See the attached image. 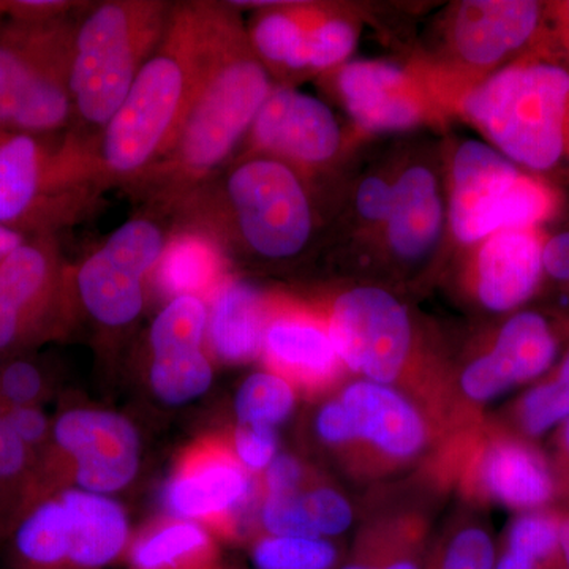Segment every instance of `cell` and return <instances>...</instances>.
<instances>
[{
  "instance_id": "obj_33",
  "label": "cell",
  "mask_w": 569,
  "mask_h": 569,
  "mask_svg": "<svg viewBox=\"0 0 569 569\" xmlns=\"http://www.w3.org/2000/svg\"><path fill=\"white\" fill-rule=\"evenodd\" d=\"M252 560L257 569H337L340 550L326 538L264 535L253 542Z\"/></svg>"
},
{
  "instance_id": "obj_50",
  "label": "cell",
  "mask_w": 569,
  "mask_h": 569,
  "mask_svg": "<svg viewBox=\"0 0 569 569\" xmlns=\"http://www.w3.org/2000/svg\"><path fill=\"white\" fill-rule=\"evenodd\" d=\"M560 549L563 568L569 569V516H561Z\"/></svg>"
},
{
  "instance_id": "obj_3",
  "label": "cell",
  "mask_w": 569,
  "mask_h": 569,
  "mask_svg": "<svg viewBox=\"0 0 569 569\" xmlns=\"http://www.w3.org/2000/svg\"><path fill=\"white\" fill-rule=\"evenodd\" d=\"M437 415L400 389L351 381L318 410L316 433L356 477H381L432 447Z\"/></svg>"
},
{
  "instance_id": "obj_24",
  "label": "cell",
  "mask_w": 569,
  "mask_h": 569,
  "mask_svg": "<svg viewBox=\"0 0 569 569\" xmlns=\"http://www.w3.org/2000/svg\"><path fill=\"white\" fill-rule=\"evenodd\" d=\"M429 546L425 518H378L359 531L350 557L337 569H425Z\"/></svg>"
},
{
  "instance_id": "obj_42",
  "label": "cell",
  "mask_w": 569,
  "mask_h": 569,
  "mask_svg": "<svg viewBox=\"0 0 569 569\" xmlns=\"http://www.w3.org/2000/svg\"><path fill=\"white\" fill-rule=\"evenodd\" d=\"M302 463L290 455H279L264 470V496L298 492L305 486Z\"/></svg>"
},
{
  "instance_id": "obj_44",
  "label": "cell",
  "mask_w": 569,
  "mask_h": 569,
  "mask_svg": "<svg viewBox=\"0 0 569 569\" xmlns=\"http://www.w3.org/2000/svg\"><path fill=\"white\" fill-rule=\"evenodd\" d=\"M31 448L14 433L9 422L0 417V479L21 477L28 468Z\"/></svg>"
},
{
  "instance_id": "obj_34",
  "label": "cell",
  "mask_w": 569,
  "mask_h": 569,
  "mask_svg": "<svg viewBox=\"0 0 569 569\" xmlns=\"http://www.w3.org/2000/svg\"><path fill=\"white\" fill-rule=\"evenodd\" d=\"M497 550L486 527L460 522L429 546L425 569H496Z\"/></svg>"
},
{
  "instance_id": "obj_45",
  "label": "cell",
  "mask_w": 569,
  "mask_h": 569,
  "mask_svg": "<svg viewBox=\"0 0 569 569\" xmlns=\"http://www.w3.org/2000/svg\"><path fill=\"white\" fill-rule=\"evenodd\" d=\"M356 204L365 219L388 222L392 208V187L378 178L366 179L359 187Z\"/></svg>"
},
{
  "instance_id": "obj_53",
  "label": "cell",
  "mask_w": 569,
  "mask_h": 569,
  "mask_svg": "<svg viewBox=\"0 0 569 569\" xmlns=\"http://www.w3.org/2000/svg\"><path fill=\"white\" fill-rule=\"evenodd\" d=\"M3 411V407H2V403H0V413H2Z\"/></svg>"
},
{
  "instance_id": "obj_39",
  "label": "cell",
  "mask_w": 569,
  "mask_h": 569,
  "mask_svg": "<svg viewBox=\"0 0 569 569\" xmlns=\"http://www.w3.org/2000/svg\"><path fill=\"white\" fill-rule=\"evenodd\" d=\"M299 492L264 496L261 507V526L272 537L317 538L302 511Z\"/></svg>"
},
{
  "instance_id": "obj_13",
  "label": "cell",
  "mask_w": 569,
  "mask_h": 569,
  "mask_svg": "<svg viewBox=\"0 0 569 569\" xmlns=\"http://www.w3.org/2000/svg\"><path fill=\"white\" fill-rule=\"evenodd\" d=\"M56 445L74 462V481L86 492H118L137 477L140 438L129 419L77 408L52 426Z\"/></svg>"
},
{
  "instance_id": "obj_15",
  "label": "cell",
  "mask_w": 569,
  "mask_h": 569,
  "mask_svg": "<svg viewBox=\"0 0 569 569\" xmlns=\"http://www.w3.org/2000/svg\"><path fill=\"white\" fill-rule=\"evenodd\" d=\"M252 126L261 149L298 162H325L340 144L339 123L331 110L316 97L291 89L269 93Z\"/></svg>"
},
{
  "instance_id": "obj_41",
  "label": "cell",
  "mask_w": 569,
  "mask_h": 569,
  "mask_svg": "<svg viewBox=\"0 0 569 569\" xmlns=\"http://www.w3.org/2000/svg\"><path fill=\"white\" fill-rule=\"evenodd\" d=\"M231 449L249 473L263 471L277 456L276 430L271 427L238 425Z\"/></svg>"
},
{
  "instance_id": "obj_27",
  "label": "cell",
  "mask_w": 569,
  "mask_h": 569,
  "mask_svg": "<svg viewBox=\"0 0 569 569\" xmlns=\"http://www.w3.org/2000/svg\"><path fill=\"white\" fill-rule=\"evenodd\" d=\"M52 279L51 247L43 241H26L0 264V295L32 328L50 298Z\"/></svg>"
},
{
  "instance_id": "obj_31",
  "label": "cell",
  "mask_w": 569,
  "mask_h": 569,
  "mask_svg": "<svg viewBox=\"0 0 569 569\" xmlns=\"http://www.w3.org/2000/svg\"><path fill=\"white\" fill-rule=\"evenodd\" d=\"M296 388L272 372H257L246 378L234 400L238 425L271 427L282 425L293 413Z\"/></svg>"
},
{
  "instance_id": "obj_8",
  "label": "cell",
  "mask_w": 569,
  "mask_h": 569,
  "mask_svg": "<svg viewBox=\"0 0 569 569\" xmlns=\"http://www.w3.org/2000/svg\"><path fill=\"white\" fill-rule=\"evenodd\" d=\"M328 331L347 369L362 380L415 397L410 376L413 332L406 307L395 296L373 287L346 291L332 306Z\"/></svg>"
},
{
  "instance_id": "obj_52",
  "label": "cell",
  "mask_w": 569,
  "mask_h": 569,
  "mask_svg": "<svg viewBox=\"0 0 569 569\" xmlns=\"http://www.w3.org/2000/svg\"><path fill=\"white\" fill-rule=\"evenodd\" d=\"M565 17H567V28L569 32V2L567 3V7H565Z\"/></svg>"
},
{
  "instance_id": "obj_14",
  "label": "cell",
  "mask_w": 569,
  "mask_h": 569,
  "mask_svg": "<svg viewBox=\"0 0 569 569\" xmlns=\"http://www.w3.org/2000/svg\"><path fill=\"white\" fill-rule=\"evenodd\" d=\"M557 358V339L545 317L535 312L509 318L488 353L468 362L456 395L468 406H482L509 389L537 380Z\"/></svg>"
},
{
  "instance_id": "obj_21",
  "label": "cell",
  "mask_w": 569,
  "mask_h": 569,
  "mask_svg": "<svg viewBox=\"0 0 569 569\" xmlns=\"http://www.w3.org/2000/svg\"><path fill=\"white\" fill-rule=\"evenodd\" d=\"M61 498L70 516L71 569H100L118 559L129 539L123 509L86 490H63Z\"/></svg>"
},
{
  "instance_id": "obj_11",
  "label": "cell",
  "mask_w": 569,
  "mask_h": 569,
  "mask_svg": "<svg viewBox=\"0 0 569 569\" xmlns=\"http://www.w3.org/2000/svg\"><path fill=\"white\" fill-rule=\"evenodd\" d=\"M163 252V231L151 220L123 223L78 268L82 306L104 326L132 323L144 306L142 279L160 263Z\"/></svg>"
},
{
  "instance_id": "obj_47",
  "label": "cell",
  "mask_w": 569,
  "mask_h": 569,
  "mask_svg": "<svg viewBox=\"0 0 569 569\" xmlns=\"http://www.w3.org/2000/svg\"><path fill=\"white\" fill-rule=\"evenodd\" d=\"M546 272L561 282H569V233L556 236L542 249Z\"/></svg>"
},
{
  "instance_id": "obj_10",
  "label": "cell",
  "mask_w": 569,
  "mask_h": 569,
  "mask_svg": "<svg viewBox=\"0 0 569 569\" xmlns=\"http://www.w3.org/2000/svg\"><path fill=\"white\" fill-rule=\"evenodd\" d=\"M460 445L459 479L468 497L520 512L546 509L559 496L549 460L529 438L488 430Z\"/></svg>"
},
{
  "instance_id": "obj_16",
  "label": "cell",
  "mask_w": 569,
  "mask_h": 569,
  "mask_svg": "<svg viewBox=\"0 0 569 569\" xmlns=\"http://www.w3.org/2000/svg\"><path fill=\"white\" fill-rule=\"evenodd\" d=\"M261 355L272 373L309 395L331 388L346 367L337 355L328 326L325 328L298 313L269 316Z\"/></svg>"
},
{
  "instance_id": "obj_4",
  "label": "cell",
  "mask_w": 569,
  "mask_h": 569,
  "mask_svg": "<svg viewBox=\"0 0 569 569\" xmlns=\"http://www.w3.org/2000/svg\"><path fill=\"white\" fill-rule=\"evenodd\" d=\"M171 11L162 2H104L71 39L69 89L82 121L107 126L162 41Z\"/></svg>"
},
{
  "instance_id": "obj_37",
  "label": "cell",
  "mask_w": 569,
  "mask_h": 569,
  "mask_svg": "<svg viewBox=\"0 0 569 569\" xmlns=\"http://www.w3.org/2000/svg\"><path fill=\"white\" fill-rule=\"evenodd\" d=\"M302 511L317 538L346 533L355 522V509L342 492L329 486H313L299 492Z\"/></svg>"
},
{
  "instance_id": "obj_46",
  "label": "cell",
  "mask_w": 569,
  "mask_h": 569,
  "mask_svg": "<svg viewBox=\"0 0 569 569\" xmlns=\"http://www.w3.org/2000/svg\"><path fill=\"white\" fill-rule=\"evenodd\" d=\"M29 329L26 318L0 295V351L17 346Z\"/></svg>"
},
{
  "instance_id": "obj_48",
  "label": "cell",
  "mask_w": 569,
  "mask_h": 569,
  "mask_svg": "<svg viewBox=\"0 0 569 569\" xmlns=\"http://www.w3.org/2000/svg\"><path fill=\"white\" fill-rule=\"evenodd\" d=\"M557 486L569 496V418L561 422L556 440V462L550 463Z\"/></svg>"
},
{
  "instance_id": "obj_43",
  "label": "cell",
  "mask_w": 569,
  "mask_h": 569,
  "mask_svg": "<svg viewBox=\"0 0 569 569\" xmlns=\"http://www.w3.org/2000/svg\"><path fill=\"white\" fill-rule=\"evenodd\" d=\"M0 417L9 422L11 429L29 448L39 447L48 438L50 422L43 411L36 406L7 407Z\"/></svg>"
},
{
  "instance_id": "obj_32",
  "label": "cell",
  "mask_w": 569,
  "mask_h": 569,
  "mask_svg": "<svg viewBox=\"0 0 569 569\" xmlns=\"http://www.w3.org/2000/svg\"><path fill=\"white\" fill-rule=\"evenodd\" d=\"M561 516L548 509L520 512L509 523L501 549L539 569H565L560 549Z\"/></svg>"
},
{
  "instance_id": "obj_19",
  "label": "cell",
  "mask_w": 569,
  "mask_h": 569,
  "mask_svg": "<svg viewBox=\"0 0 569 569\" xmlns=\"http://www.w3.org/2000/svg\"><path fill=\"white\" fill-rule=\"evenodd\" d=\"M539 6L529 0H470L455 22L459 54L473 66H490L518 50L537 31Z\"/></svg>"
},
{
  "instance_id": "obj_12",
  "label": "cell",
  "mask_w": 569,
  "mask_h": 569,
  "mask_svg": "<svg viewBox=\"0 0 569 569\" xmlns=\"http://www.w3.org/2000/svg\"><path fill=\"white\" fill-rule=\"evenodd\" d=\"M249 471L233 449L220 441H203L187 452L164 489V505L176 519L204 522L233 533L238 512L253 496Z\"/></svg>"
},
{
  "instance_id": "obj_49",
  "label": "cell",
  "mask_w": 569,
  "mask_h": 569,
  "mask_svg": "<svg viewBox=\"0 0 569 569\" xmlns=\"http://www.w3.org/2000/svg\"><path fill=\"white\" fill-rule=\"evenodd\" d=\"M28 241L24 231L21 228L7 227L0 224V264L14 249Z\"/></svg>"
},
{
  "instance_id": "obj_2",
  "label": "cell",
  "mask_w": 569,
  "mask_h": 569,
  "mask_svg": "<svg viewBox=\"0 0 569 569\" xmlns=\"http://www.w3.org/2000/svg\"><path fill=\"white\" fill-rule=\"evenodd\" d=\"M268 74L246 47L233 18L220 9L208 62L167 157L186 176H203L227 159L269 93Z\"/></svg>"
},
{
  "instance_id": "obj_40",
  "label": "cell",
  "mask_w": 569,
  "mask_h": 569,
  "mask_svg": "<svg viewBox=\"0 0 569 569\" xmlns=\"http://www.w3.org/2000/svg\"><path fill=\"white\" fill-rule=\"evenodd\" d=\"M44 389L39 367L26 359L0 367V403L7 407L33 406Z\"/></svg>"
},
{
  "instance_id": "obj_5",
  "label": "cell",
  "mask_w": 569,
  "mask_h": 569,
  "mask_svg": "<svg viewBox=\"0 0 569 569\" xmlns=\"http://www.w3.org/2000/svg\"><path fill=\"white\" fill-rule=\"evenodd\" d=\"M463 108L512 160L549 170L567 144L569 73L553 63L509 67L471 92Z\"/></svg>"
},
{
  "instance_id": "obj_29",
  "label": "cell",
  "mask_w": 569,
  "mask_h": 569,
  "mask_svg": "<svg viewBox=\"0 0 569 569\" xmlns=\"http://www.w3.org/2000/svg\"><path fill=\"white\" fill-rule=\"evenodd\" d=\"M208 317V307L200 296L183 295L171 299L151 326L152 356L201 350Z\"/></svg>"
},
{
  "instance_id": "obj_22",
  "label": "cell",
  "mask_w": 569,
  "mask_h": 569,
  "mask_svg": "<svg viewBox=\"0 0 569 569\" xmlns=\"http://www.w3.org/2000/svg\"><path fill=\"white\" fill-rule=\"evenodd\" d=\"M52 163L29 133L0 134V224L18 228L51 189Z\"/></svg>"
},
{
  "instance_id": "obj_9",
  "label": "cell",
  "mask_w": 569,
  "mask_h": 569,
  "mask_svg": "<svg viewBox=\"0 0 569 569\" xmlns=\"http://www.w3.org/2000/svg\"><path fill=\"white\" fill-rule=\"evenodd\" d=\"M228 201L247 246L283 260L301 252L312 233L309 201L293 171L279 160L239 164L227 182Z\"/></svg>"
},
{
  "instance_id": "obj_30",
  "label": "cell",
  "mask_w": 569,
  "mask_h": 569,
  "mask_svg": "<svg viewBox=\"0 0 569 569\" xmlns=\"http://www.w3.org/2000/svg\"><path fill=\"white\" fill-rule=\"evenodd\" d=\"M212 366L203 351L152 356L149 383L153 395L168 406H182L208 391Z\"/></svg>"
},
{
  "instance_id": "obj_25",
  "label": "cell",
  "mask_w": 569,
  "mask_h": 569,
  "mask_svg": "<svg viewBox=\"0 0 569 569\" xmlns=\"http://www.w3.org/2000/svg\"><path fill=\"white\" fill-rule=\"evenodd\" d=\"M216 546L203 523L173 519L141 535L130 552L132 569H212Z\"/></svg>"
},
{
  "instance_id": "obj_18",
  "label": "cell",
  "mask_w": 569,
  "mask_h": 569,
  "mask_svg": "<svg viewBox=\"0 0 569 569\" xmlns=\"http://www.w3.org/2000/svg\"><path fill=\"white\" fill-rule=\"evenodd\" d=\"M339 88L348 111L367 130H402L421 118L413 86L406 73L383 62L348 63Z\"/></svg>"
},
{
  "instance_id": "obj_36",
  "label": "cell",
  "mask_w": 569,
  "mask_h": 569,
  "mask_svg": "<svg viewBox=\"0 0 569 569\" xmlns=\"http://www.w3.org/2000/svg\"><path fill=\"white\" fill-rule=\"evenodd\" d=\"M217 263L212 249L197 241H186L163 252L160 284L174 298L200 296L216 279Z\"/></svg>"
},
{
  "instance_id": "obj_26",
  "label": "cell",
  "mask_w": 569,
  "mask_h": 569,
  "mask_svg": "<svg viewBox=\"0 0 569 569\" xmlns=\"http://www.w3.org/2000/svg\"><path fill=\"white\" fill-rule=\"evenodd\" d=\"M18 569H71L70 516L61 496L21 520L13 539Z\"/></svg>"
},
{
  "instance_id": "obj_6",
  "label": "cell",
  "mask_w": 569,
  "mask_h": 569,
  "mask_svg": "<svg viewBox=\"0 0 569 569\" xmlns=\"http://www.w3.org/2000/svg\"><path fill=\"white\" fill-rule=\"evenodd\" d=\"M71 37L47 22L0 31V130L47 133L69 119Z\"/></svg>"
},
{
  "instance_id": "obj_23",
  "label": "cell",
  "mask_w": 569,
  "mask_h": 569,
  "mask_svg": "<svg viewBox=\"0 0 569 569\" xmlns=\"http://www.w3.org/2000/svg\"><path fill=\"white\" fill-rule=\"evenodd\" d=\"M441 224L443 208L436 178L426 168H411L392 187L389 244L400 257L418 260L436 246Z\"/></svg>"
},
{
  "instance_id": "obj_51",
  "label": "cell",
  "mask_w": 569,
  "mask_h": 569,
  "mask_svg": "<svg viewBox=\"0 0 569 569\" xmlns=\"http://www.w3.org/2000/svg\"><path fill=\"white\" fill-rule=\"evenodd\" d=\"M9 7L10 3L0 2V17H2L3 13H9Z\"/></svg>"
},
{
  "instance_id": "obj_17",
  "label": "cell",
  "mask_w": 569,
  "mask_h": 569,
  "mask_svg": "<svg viewBox=\"0 0 569 569\" xmlns=\"http://www.w3.org/2000/svg\"><path fill=\"white\" fill-rule=\"evenodd\" d=\"M542 249L533 228L490 236L478 258L477 293L482 306L507 312L523 305L541 279Z\"/></svg>"
},
{
  "instance_id": "obj_1",
  "label": "cell",
  "mask_w": 569,
  "mask_h": 569,
  "mask_svg": "<svg viewBox=\"0 0 569 569\" xmlns=\"http://www.w3.org/2000/svg\"><path fill=\"white\" fill-rule=\"evenodd\" d=\"M220 7H178L159 47L104 126L102 159L114 174H134L167 157L197 92Z\"/></svg>"
},
{
  "instance_id": "obj_7",
  "label": "cell",
  "mask_w": 569,
  "mask_h": 569,
  "mask_svg": "<svg viewBox=\"0 0 569 569\" xmlns=\"http://www.w3.org/2000/svg\"><path fill=\"white\" fill-rule=\"evenodd\" d=\"M548 187L519 174L489 146L468 141L452 164L451 224L460 241L507 230H531L553 209Z\"/></svg>"
},
{
  "instance_id": "obj_38",
  "label": "cell",
  "mask_w": 569,
  "mask_h": 569,
  "mask_svg": "<svg viewBox=\"0 0 569 569\" xmlns=\"http://www.w3.org/2000/svg\"><path fill=\"white\" fill-rule=\"evenodd\" d=\"M356 33L348 22L328 20L309 31V67L328 69L342 62L353 51Z\"/></svg>"
},
{
  "instance_id": "obj_35",
  "label": "cell",
  "mask_w": 569,
  "mask_h": 569,
  "mask_svg": "<svg viewBox=\"0 0 569 569\" xmlns=\"http://www.w3.org/2000/svg\"><path fill=\"white\" fill-rule=\"evenodd\" d=\"M309 26L287 11L264 14L253 29V44L269 62L288 69L309 67Z\"/></svg>"
},
{
  "instance_id": "obj_20",
  "label": "cell",
  "mask_w": 569,
  "mask_h": 569,
  "mask_svg": "<svg viewBox=\"0 0 569 569\" xmlns=\"http://www.w3.org/2000/svg\"><path fill=\"white\" fill-rule=\"evenodd\" d=\"M269 313L263 296L250 284L228 282L217 290L206 336L220 361L242 365L263 351Z\"/></svg>"
},
{
  "instance_id": "obj_28",
  "label": "cell",
  "mask_w": 569,
  "mask_h": 569,
  "mask_svg": "<svg viewBox=\"0 0 569 569\" xmlns=\"http://www.w3.org/2000/svg\"><path fill=\"white\" fill-rule=\"evenodd\" d=\"M569 418V353L557 367L553 376L539 381L523 392L515 408L512 419L519 436L537 438Z\"/></svg>"
}]
</instances>
